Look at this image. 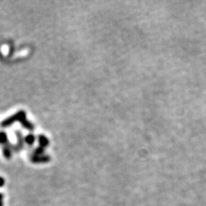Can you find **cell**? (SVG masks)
Wrapping results in <instances>:
<instances>
[{
  "label": "cell",
  "mask_w": 206,
  "mask_h": 206,
  "mask_svg": "<svg viewBox=\"0 0 206 206\" xmlns=\"http://www.w3.org/2000/svg\"><path fill=\"white\" fill-rule=\"evenodd\" d=\"M3 184H4V180L2 178H0V186H2Z\"/></svg>",
  "instance_id": "10"
},
{
  "label": "cell",
  "mask_w": 206,
  "mask_h": 206,
  "mask_svg": "<svg viewBox=\"0 0 206 206\" xmlns=\"http://www.w3.org/2000/svg\"><path fill=\"white\" fill-rule=\"evenodd\" d=\"M4 155H5L6 159H10L11 157V151L10 149V147L8 146V144L5 145V147L4 148Z\"/></svg>",
  "instance_id": "8"
},
{
  "label": "cell",
  "mask_w": 206,
  "mask_h": 206,
  "mask_svg": "<svg viewBox=\"0 0 206 206\" xmlns=\"http://www.w3.org/2000/svg\"><path fill=\"white\" fill-rule=\"evenodd\" d=\"M25 119H26V113H25V112L20 111L18 112V113H16V114H14L12 116L9 117L8 119H5L4 121L2 122L1 126L3 127L11 126V125H13L16 121H19L21 124Z\"/></svg>",
  "instance_id": "1"
},
{
  "label": "cell",
  "mask_w": 206,
  "mask_h": 206,
  "mask_svg": "<svg viewBox=\"0 0 206 206\" xmlns=\"http://www.w3.org/2000/svg\"><path fill=\"white\" fill-rule=\"evenodd\" d=\"M21 126L23 127H25L26 129H28V130H30V131H32L33 129H34V126H33V124H32L31 122H29L28 119H25L24 121L21 123Z\"/></svg>",
  "instance_id": "7"
},
{
  "label": "cell",
  "mask_w": 206,
  "mask_h": 206,
  "mask_svg": "<svg viewBox=\"0 0 206 206\" xmlns=\"http://www.w3.org/2000/svg\"><path fill=\"white\" fill-rule=\"evenodd\" d=\"M31 161L35 163H40V162H47L50 161V157L47 155H32Z\"/></svg>",
  "instance_id": "2"
},
{
  "label": "cell",
  "mask_w": 206,
  "mask_h": 206,
  "mask_svg": "<svg viewBox=\"0 0 206 206\" xmlns=\"http://www.w3.org/2000/svg\"><path fill=\"white\" fill-rule=\"evenodd\" d=\"M16 137H17L18 143H17V144H16L15 147H13V149H14L16 150V152H17L18 150L21 149H22V147H23V142H24V139L22 138V135H21V133L20 132L16 131Z\"/></svg>",
  "instance_id": "3"
},
{
  "label": "cell",
  "mask_w": 206,
  "mask_h": 206,
  "mask_svg": "<svg viewBox=\"0 0 206 206\" xmlns=\"http://www.w3.org/2000/svg\"><path fill=\"white\" fill-rule=\"evenodd\" d=\"M43 153H44V148L40 146L37 149H35V150L34 151V155H42Z\"/></svg>",
  "instance_id": "9"
},
{
  "label": "cell",
  "mask_w": 206,
  "mask_h": 206,
  "mask_svg": "<svg viewBox=\"0 0 206 206\" xmlns=\"http://www.w3.org/2000/svg\"><path fill=\"white\" fill-rule=\"evenodd\" d=\"M24 141H25L28 144L32 145L33 143H34V141H35V137H34V135H32V134H29V135H28V136L25 137Z\"/></svg>",
  "instance_id": "6"
},
{
  "label": "cell",
  "mask_w": 206,
  "mask_h": 206,
  "mask_svg": "<svg viewBox=\"0 0 206 206\" xmlns=\"http://www.w3.org/2000/svg\"><path fill=\"white\" fill-rule=\"evenodd\" d=\"M39 143H40L41 147L44 148V147H47L49 144V140L44 135H40L39 136Z\"/></svg>",
  "instance_id": "4"
},
{
  "label": "cell",
  "mask_w": 206,
  "mask_h": 206,
  "mask_svg": "<svg viewBox=\"0 0 206 206\" xmlns=\"http://www.w3.org/2000/svg\"><path fill=\"white\" fill-rule=\"evenodd\" d=\"M8 143V137L7 134L5 132H0V143L4 144V145H7Z\"/></svg>",
  "instance_id": "5"
}]
</instances>
